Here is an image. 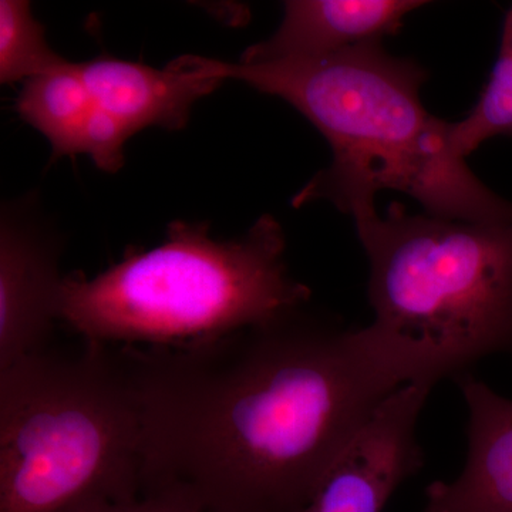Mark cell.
I'll return each mask as SVG.
<instances>
[{
  "label": "cell",
  "mask_w": 512,
  "mask_h": 512,
  "mask_svg": "<svg viewBox=\"0 0 512 512\" xmlns=\"http://www.w3.org/2000/svg\"><path fill=\"white\" fill-rule=\"evenodd\" d=\"M143 481V417L119 346L82 339L0 369V512H83Z\"/></svg>",
  "instance_id": "4"
},
{
  "label": "cell",
  "mask_w": 512,
  "mask_h": 512,
  "mask_svg": "<svg viewBox=\"0 0 512 512\" xmlns=\"http://www.w3.org/2000/svg\"><path fill=\"white\" fill-rule=\"evenodd\" d=\"M130 134L109 111L94 107L84 128L79 154H86L100 170L117 173L124 164V146Z\"/></svg>",
  "instance_id": "15"
},
{
  "label": "cell",
  "mask_w": 512,
  "mask_h": 512,
  "mask_svg": "<svg viewBox=\"0 0 512 512\" xmlns=\"http://www.w3.org/2000/svg\"><path fill=\"white\" fill-rule=\"evenodd\" d=\"M83 512H217L190 488L175 484L144 483L136 494L93 505Z\"/></svg>",
  "instance_id": "14"
},
{
  "label": "cell",
  "mask_w": 512,
  "mask_h": 512,
  "mask_svg": "<svg viewBox=\"0 0 512 512\" xmlns=\"http://www.w3.org/2000/svg\"><path fill=\"white\" fill-rule=\"evenodd\" d=\"M94 107L79 63L72 62L28 80L16 100L20 119L47 138L53 158L79 156Z\"/></svg>",
  "instance_id": "11"
},
{
  "label": "cell",
  "mask_w": 512,
  "mask_h": 512,
  "mask_svg": "<svg viewBox=\"0 0 512 512\" xmlns=\"http://www.w3.org/2000/svg\"><path fill=\"white\" fill-rule=\"evenodd\" d=\"M69 60L53 52L45 28L25 0L0 2V82L12 84L33 79L63 66Z\"/></svg>",
  "instance_id": "12"
},
{
  "label": "cell",
  "mask_w": 512,
  "mask_h": 512,
  "mask_svg": "<svg viewBox=\"0 0 512 512\" xmlns=\"http://www.w3.org/2000/svg\"><path fill=\"white\" fill-rule=\"evenodd\" d=\"M420 0H289L274 35L249 46L239 62L259 64L312 59L369 42L403 28Z\"/></svg>",
  "instance_id": "9"
},
{
  "label": "cell",
  "mask_w": 512,
  "mask_h": 512,
  "mask_svg": "<svg viewBox=\"0 0 512 512\" xmlns=\"http://www.w3.org/2000/svg\"><path fill=\"white\" fill-rule=\"evenodd\" d=\"M285 248L269 214L229 241L212 238L208 224L174 221L150 251H130L94 278L64 276L59 322L117 346L188 345L262 325L311 299L289 272Z\"/></svg>",
  "instance_id": "3"
},
{
  "label": "cell",
  "mask_w": 512,
  "mask_h": 512,
  "mask_svg": "<svg viewBox=\"0 0 512 512\" xmlns=\"http://www.w3.org/2000/svg\"><path fill=\"white\" fill-rule=\"evenodd\" d=\"M501 50L512 53V8L505 18L503 40H501Z\"/></svg>",
  "instance_id": "16"
},
{
  "label": "cell",
  "mask_w": 512,
  "mask_h": 512,
  "mask_svg": "<svg viewBox=\"0 0 512 512\" xmlns=\"http://www.w3.org/2000/svg\"><path fill=\"white\" fill-rule=\"evenodd\" d=\"M497 136H512V53L501 49L476 106L466 119L450 123V144L467 158Z\"/></svg>",
  "instance_id": "13"
},
{
  "label": "cell",
  "mask_w": 512,
  "mask_h": 512,
  "mask_svg": "<svg viewBox=\"0 0 512 512\" xmlns=\"http://www.w3.org/2000/svg\"><path fill=\"white\" fill-rule=\"evenodd\" d=\"M79 66L94 103L113 114L130 136L148 127L181 130L194 104L222 84L202 76L191 55L178 57L165 69L113 57Z\"/></svg>",
  "instance_id": "8"
},
{
  "label": "cell",
  "mask_w": 512,
  "mask_h": 512,
  "mask_svg": "<svg viewBox=\"0 0 512 512\" xmlns=\"http://www.w3.org/2000/svg\"><path fill=\"white\" fill-rule=\"evenodd\" d=\"M382 328L443 360L454 377L512 352V222L410 215L392 202L353 217Z\"/></svg>",
  "instance_id": "5"
},
{
  "label": "cell",
  "mask_w": 512,
  "mask_h": 512,
  "mask_svg": "<svg viewBox=\"0 0 512 512\" xmlns=\"http://www.w3.org/2000/svg\"><path fill=\"white\" fill-rule=\"evenodd\" d=\"M208 79L238 80L291 104L332 148L333 160L295 197L293 207L325 200L356 217L377 192H404L427 215L474 224L512 222V202L498 197L457 156L450 121L421 103L427 72L384 50L382 42L312 59L245 64L195 56Z\"/></svg>",
  "instance_id": "2"
},
{
  "label": "cell",
  "mask_w": 512,
  "mask_h": 512,
  "mask_svg": "<svg viewBox=\"0 0 512 512\" xmlns=\"http://www.w3.org/2000/svg\"><path fill=\"white\" fill-rule=\"evenodd\" d=\"M434 382L400 387L377 409L303 512H382L423 466L417 421Z\"/></svg>",
  "instance_id": "6"
},
{
  "label": "cell",
  "mask_w": 512,
  "mask_h": 512,
  "mask_svg": "<svg viewBox=\"0 0 512 512\" xmlns=\"http://www.w3.org/2000/svg\"><path fill=\"white\" fill-rule=\"evenodd\" d=\"M55 235L28 212L5 208L0 224V369L50 346L63 278Z\"/></svg>",
  "instance_id": "7"
},
{
  "label": "cell",
  "mask_w": 512,
  "mask_h": 512,
  "mask_svg": "<svg viewBox=\"0 0 512 512\" xmlns=\"http://www.w3.org/2000/svg\"><path fill=\"white\" fill-rule=\"evenodd\" d=\"M119 350L143 417V484L190 488L217 512L305 511L394 392L453 376L375 322L345 328L305 308L202 342Z\"/></svg>",
  "instance_id": "1"
},
{
  "label": "cell",
  "mask_w": 512,
  "mask_h": 512,
  "mask_svg": "<svg viewBox=\"0 0 512 512\" xmlns=\"http://www.w3.org/2000/svg\"><path fill=\"white\" fill-rule=\"evenodd\" d=\"M456 380L470 414L467 463L429 485L424 512H512V400L468 373Z\"/></svg>",
  "instance_id": "10"
}]
</instances>
